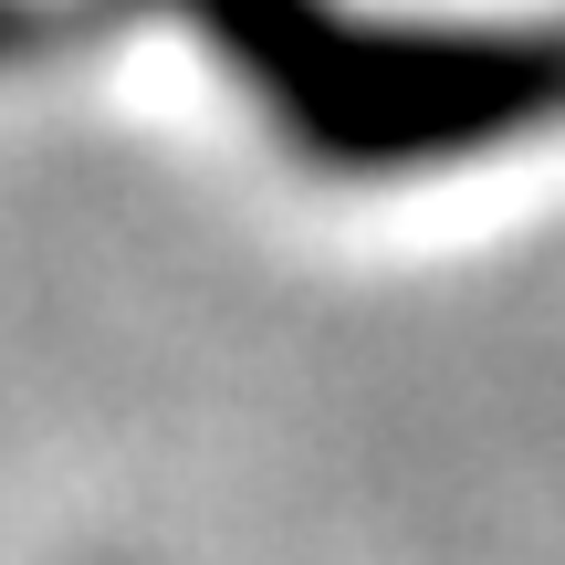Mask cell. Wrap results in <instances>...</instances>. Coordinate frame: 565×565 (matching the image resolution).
I'll return each instance as SVG.
<instances>
[{"instance_id": "1", "label": "cell", "mask_w": 565, "mask_h": 565, "mask_svg": "<svg viewBox=\"0 0 565 565\" xmlns=\"http://www.w3.org/2000/svg\"><path fill=\"white\" fill-rule=\"evenodd\" d=\"M168 21L324 179L471 168L565 126V21H419L356 0H0V53Z\"/></svg>"}]
</instances>
